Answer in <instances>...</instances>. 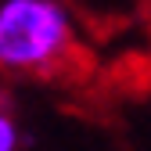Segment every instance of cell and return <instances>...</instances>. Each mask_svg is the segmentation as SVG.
<instances>
[{"label": "cell", "instance_id": "obj_1", "mask_svg": "<svg viewBox=\"0 0 151 151\" xmlns=\"http://www.w3.org/2000/svg\"><path fill=\"white\" fill-rule=\"evenodd\" d=\"M76 50V22L61 0L0 4V72L22 79L58 76Z\"/></svg>", "mask_w": 151, "mask_h": 151}, {"label": "cell", "instance_id": "obj_2", "mask_svg": "<svg viewBox=\"0 0 151 151\" xmlns=\"http://www.w3.org/2000/svg\"><path fill=\"white\" fill-rule=\"evenodd\" d=\"M18 147H22V126L0 104V151H18Z\"/></svg>", "mask_w": 151, "mask_h": 151}]
</instances>
